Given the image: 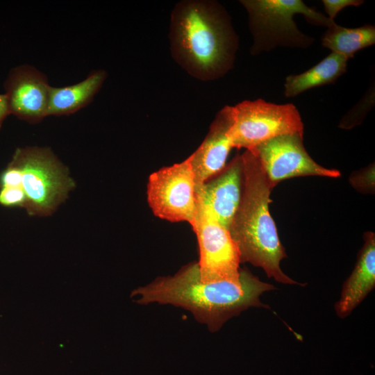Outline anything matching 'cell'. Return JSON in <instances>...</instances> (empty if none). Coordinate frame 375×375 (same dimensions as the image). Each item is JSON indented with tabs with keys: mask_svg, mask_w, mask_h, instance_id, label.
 <instances>
[{
	"mask_svg": "<svg viewBox=\"0 0 375 375\" xmlns=\"http://www.w3.org/2000/svg\"><path fill=\"white\" fill-rule=\"evenodd\" d=\"M274 289V285L260 281L246 269H240L238 283H203L198 264L193 263L174 276L158 278L146 286L139 287L131 296L140 295L136 302L142 305L158 302L181 307L190 311L199 322L206 324L211 332H215L228 319L249 307L267 308L260 297Z\"/></svg>",
	"mask_w": 375,
	"mask_h": 375,
	"instance_id": "obj_1",
	"label": "cell"
},
{
	"mask_svg": "<svg viewBox=\"0 0 375 375\" xmlns=\"http://www.w3.org/2000/svg\"><path fill=\"white\" fill-rule=\"evenodd\" d=\"M169 38L176 62L199 81L218 79L233 67L238 36L231 17L217 1L177 3L171 13Z\"/></svg>",
	"mask_w": 375,
	"mask_h": 375,
	"instance_id": "obj_2",
	"label": "cell"
},
{
	"mask_svg": "<svg viewBox=\"0 0 375 375\" xmlns=\"http://www.w3.org/2000/svg\"><path fill=\"white\" fill-rule=\"evenodd\" d=\"M242 191L238 210L229 228L240 262L262 267L268 277L285 284H299L285 274L281 260L286 257L276 225L269 211L272 190L255 151L241 155Z\"/></svg>",
	"mask_w": 375,
	"mask_h": 375,
	"instance_id": "obj_3",
	"label": "cell"
},
{
	"mask_svg": "<svg viewBox=\"0 0 375 375\" xmlns=\"http://www.w3.org/2000/svg\"><path fill=\"white\" fill-rule=\"evenodd\" d=\"M249 16L253 37L250 52L258 55L278 47L306 49L314 39L303 34L294 20L303 15L310 24L328 27L334 20L312 8L301 0H242Z\"/></svg>",
	"mask_w": 375,
	"mask_h": 375,
	"instance_id": "obj_4",
	"label": "cell"
},
{
	"mask_svg": "<svg viewBox=\"0 0 375 375\" xmlns=\"http://www.w3.org/2000/svg\"><path fill=\"white\" fill-rule=\"evenodd\" d=\"M9 165L14 181L8 188L22 190L30 215H51L75 186L64 165L47 148H18Z\"/></svg>",
	"mask_w": 375,
	"mask_h": 375,
	"instance_id": "obj_5",
	"label": "cell"
},
{
	"mask_svg": "<svg viewBox=\"0 0 375 375\" xmlns=\"http://www.w3.org/2000/svg\"><path fill=\"white\" fill-rule=\"evenodd\" d=\"M292 133L303 135L300 113L292 103L276 104L258 99L232 106L229 135L233 148L253 151L271 138Z\"/></svg>",
	"mask_w": 375,
	"mask_h": 375,
	"instance_id": "obj_6",
	"label": "cell"
},
{
	"mask_svg": "<svg viewBox=\"0 0 375 375\" xmlns=\"http://www.w3.org/2000/svg\"><path fill=\"white\" fill-rule=\"evenodd\" d=\"M198 200V199H197ZM199 249L197 263L203 283L221 281L240 282V256L228 228L222 226L198 200L194 225Z\"/></svg>",
	"mask_w": 375,
	"mask_h": 375,
	"instance_id": "obj_7",
	"label": "cell"
},
{
	"mask_svg": "<svg viewBox=\"0 0 375 375\" xmlns=\"http://www.w3.org/2000/svg\"><path fill=\"white\" fill-rule=\"evenodd\" d=\"M147 189L148 201L156 216L172 222L185 221L193 227L198 200L190 158L153 173Z\"/></svg>",
	"mask_w": 375,
	"mask_h": 375,
	"instance_id": "obj_8",
	"label": "cell"
},
{
	"mask_svg": "<svg viewBox=\"0 0 375 375\" xmlns=\"http://www.w3.org/2000/svg\"><path fill=\"white\" fill-rule=\"evenodd\" d=\"M303 135H278L260 144L253 150L272 189L282 180L292 177L340 176L338 170L325 168L313 160L303 146Z\"/></svg>",
	"mask_w": 375,
	"mask_h": 375,
	"instance_id": "obj_9",
	"label": "cell"
},
{
	"mask_svg": "<svg viewBox=\"0 0 375 375\" xmlns=\"http://www.w3.org/2000/svg\"><path fill=\"white\" fill-rule=\"evenodd\" d=\"M3 85L10 114L31 124L47 116L50 85L47 76L35 67L22 65L12 69Z\"/></svg>",
	"mask_w": 375,
	"mask_h": 375,
	"instance_id": "obj_10",
	"label": "cell"
},
{
	"mask_svg": "<svg viewBox=\"0 0 375 375\" xmlns=\"http://www.w3.org/2000/svg\"><path fill=\"white\" fill-rule=\"evenodd\" d=\"M232 106H226L216 115L202 144L189 157L193 170L196 191L212 176L224 169L233 148L229 135Z\"/></svg>",
	"mask_w": 375,
	"mask_h": 375,
	"instance_id": "obj_11",
	"label": "cell"
},
{
	"mask_svg": "<svg viewBox=\"0 0 375 375\" xmlns=\"http://www.w3.org/2000/svg\"><path fill=\"white\" fill-rule=\"evenodd\" d=\"M242 181V160L238 156L220 176L197 190L198 200L228 230L240 203Z\"/></svg>",
	"mask_w": 375,
	"mask_h": 375,
	"instance_id": "obj_12",
	"label": "cell"
},
{
	"mask_svg": "<svg viewBox=\"0 0 375 375\" xmlns=\"http://www.w3.org/2000/svg\"><path fill=\"white\" fill-rule=\"evenodd\" d=\"M365 243L360 251L355 267L344 282L340 299L335 305L338 317L348 316L375 285V235H364Z\"/></svg>",
	"mask_w": 375,
	"mask_h": 375,
	"instance_id": "obj_13",
	"label": "cell"
},
{
	"mask_svg": "<svg viewBox=\"0 0 375 375\" xmlns=\"http://www.w3.org/2000/svg\"><path fill=\"white\" fill-rule=\"evenodd\" d=\"M107 77L103 69L91 72L82 81L64 87H52L49 91L47 116L72 115L91 103Z\"/></svg>",
	"mask_w": 375,
	"mask_h": 375,
	"instance_id": "obj_14",
	"label": "cell"
},
{
	"mask_svg": "<svg viewBox=\"0 0 375 375\" xmlns=\"http://www.w3.org/2000/svg\"><path fill=\"white\" fill-rule=\"evenodd\" d=\"M348 60L344 56L331 52L306 72L288 76L284 83L285 97H294L308 90L333 83L346 72Z\"/></svg>",
	"mask_w": 375,
	"mask_h": 375,
	"instance_id": "obj_15",
	"label": "cell"
},
{
	"mask_svg": "<svg viewBox=\"0 0 375 375\" xmlns=\"http://www.w3.org/2000/svg\"><path fill=\"white\" fill-rule=\"evenodd\" d=\"M322 37V45L347 58H353L360 49L375 43V26L365 24L357 28H346L335 22L327 28Z\"/></svg>",
	"mask_w": 375,
	"mask_h": 375,
	"instance_id": "obj_16",
	"label": "cell"
},
{
	"mask_svg": "<svg viewBox=\"0 0 375 375\" xmlns=\"http://www.w3.org/2000/svg\"><path fill=\"white\" fill-rule=\"evenodd\" d=\"M374 105V84L373 83L360 101L344 116L339 126L349 129L361 123Z\"/></svg>",
	"mask_w": 375,
	"mask_h": 375,
	"instance_id": "obj_17",
	"label": "cell"
},
{
	"mask_svg": "<svg viewBox=\"0 0 375 375\" xmlns=\"http://www.w3.org/2000/svg\"><path fill=\"white\" fill-rule=\"evenodd\" d=\"M26 197L19 188H0V204L6 207L26 206Z\"/></svg>",
	"mask_w": 375,
	"mask_h": 375,
	"instance_id": "obj_18",
	"label": "cell"
},
{
	"mask_svg": "<svg viewBox=\"0 0 375 375\" xmlns=\"http://www.w3.org/2000/svg\"><path fill=\"white\" fill-rule=\"evenodd\" d=\"M324 10L328 17L334 20L337 14L347 6H359L364 3L362 0H322Z\"/></svg>",
	"mask_w": 375,
	"mask_h": 375,
	"instance_id": "obj_19",
	"label": "cell"
},
{
	"mask_svg": "<svg viewBox=\"0 0 375 375\" xmlns=\"http://www.w3.org/2000/svg\"><path fill=\"white\" fill-rule=\"evenodd\" d=\"M10 115L6 94H0V128L5 119Z\"/></svg>",
	"mask_w": 375,
	"mask_h": 375,
	"instance_id": "obj_20",
	"label": "cell"
}]
</instances>
